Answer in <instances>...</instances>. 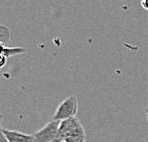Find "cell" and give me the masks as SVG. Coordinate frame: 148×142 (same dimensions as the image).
Listing matches in <instances>:
<instances>
[{"instance_id": "1", "label": "cell", "mask_w": 148, "mask_h": 142, "mask_svg": "<svg viewBox=\"0 0 148 142\" xmlns=\"http://www.w3.org/2000/svg\"><path fill=\"white\" fill-rule=\"evenodd\" d=\"M58 135L66 142H85L86 132L77 117H71L60 122Z\"/></svg>"}, {"instance_id": "2", "label": "cell", "mask_w": 148, "mask_h": 142, "mask_svg": "<svg viewBox=\"0 0 148 142\" xmlns=\"http://www.w3.org/2000/svg\"><path fill=\"white\" fill-rule=\"evenodd\" d=\"M77 109H78L77 98L74 95H70L58 106L51 120L63 121L69 119V118L75 117L77 113Z\"/></svg>"}, {"instance_id": "3", "label": "cell", "mask_w": 148, "mask_h": 142, "mask_svg": "<svg viewBox=\"0 0 148 142\" xmlns=\"http://www.w3.org/2000/svg\"><path fill=\"white\" fill-rule=\"evenodd\" d=\"M61 121L51 120L43 128L33 134L34 142H51L57 135Z\"/></svg>"}, {"instance_id": "4", "label": "cell", "mask_w": 148, "mask_h": 142, "mask_svg": "<svg viewBox=\"0 0 148 142\" xmlns=\"http://www.w3.org/2000/svg\"><path fill=\"white\" fill-rule=\"evenodd\" d=\"M5 137H7L8 142H34L33 134H23L18 131L3 129Z\"/></svg>"}, {"instance_id": "5", "label": "cell", "mask_w": 148, "mask_h": 142, "mask_svg": "<svg viewBox=\"0 0 148 142\" xmlns=\"http://www.w3.org/2000/svg\"><path fill=\"white\" fill-rule=\"evenodd\" d=\"M24 52H25V49L21 48V47H14V48H11V47H6L4 53H3V55L6 56L7 58H9V57H12V56L22 54V53H24Z\"/></svg>"}, {"instance_id": "6", "label": "cell", "mask_w": 148, "mask_h": 142, "mask_svg": "<svg viewBox=\"0 0 148 142\" xmlns=\"http://www.w3.org/2000/svg\"><path fill=\"white\" fill-rule=\"evenodd\" d=\"M6 63H7V57L0 54V69H2L6 66Z\"/></svg>"}, {"instance_id": "7", "label": "cell", "mask_w": 148, "mask_h": 142, "mask_svg": "<svg viewBox=\"0 0 148 142\" xmlns=\"http://www.w3.org/2000/svg\"><path fill=\"white\" fill-rule=\"evenodd\" d=\"M0 142H8V139L3 132V128H1V126H0Z\"/></svg>"}, {"instance_id": "8", "label": "cell", "mask_w": 148, "mask_h": 142, "mask_svg": "<svg viewBox=\"0 0 148 142\" xmlns=\"http://www.w3.org/2000/svg\"><path fill=\"white\" fill-rule=\"evenodd\" d=\"M141 6L144 10L148 11V0H141Z\"/></svg>"}, {"instance_id": "9", "label": "cell", "mask_w": 148, "mask_h": 142, "mask_svg": "<svg viewBox=\"0 0 148 142\" xmlns=\"http://www.w3.org/2000/svg\"><path fill=\"white\" fill-rule=\"evenodd\" d=\"M5 48H6V47L4 45V43L0 41V54L3 55V53H4V51H5Z\"/></svg>"}, {"instance_id": "10", "label": "cell", "mask_w": 148, "mask_h": 142, "mask_svg": "<svg viewBox=\"0 0 148 142\" xmlns=\"http://www.w3.org/2000/svg\"><path fill=\"white\" fill-rule=\"evenodd\" d=\"M2 120H3V115H2L1 113H0V124H1Z\"/></svg>"}, {"instance_id": "11", "label": "cell", "mask_w": 148, "mask_h": 142, "mask_svg": "<svg viewBox=\"0 0 148 142\" xmlns=\"http://www.w3.org/2000/svg\"><path fill=\"white\" fill-rule=\"evenodd\" d=\"M147 121H148V112H147Z\"/></svg>"}, {"instance_id": "12", "label": "cell", "mask_w": 148, "mask_h": 142, "mask_svg": "<svg viewBox=\"0 0 148 142\" xmlns=\"http://www.w3.org/2000/svg\"><path fill=\"white\" fill-rule=\"evenodd\" d=\"M62 142H66V141H62Z\"/></svg>"}, {"instance_id": "13", "label": "cell", "mask_w": 148, "mask_h": 142, "mask_svg": "<svg viewBox=\"0 0 148 142\" xmlns=\"http://www.w3.org/2000/svg\"><path fill=\"white\" fill-rule=\"evenodd\" d=\"M147 112H148V109H147Z\"/></svg>"}]
</instances>
